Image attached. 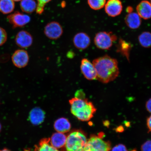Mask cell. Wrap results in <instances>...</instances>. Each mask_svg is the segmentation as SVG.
<instances>
[{
  "mask_svg": "<svg viewBox=\"0 0 151 151\" xmlns=\"http://www.w3.org/2000/svg\"><path fill=\"white\" fill-rule=\"evenodd\" d=\"M92 63L97 72V80L103 83L114 81L119 73L117 61L108 55L96 58Z\"/></svg>",
  "mask_w": 151,
  "mask_h": 151,
  "instance_id": "obj_1",
  "label": "cell"
},
{
  "mask_svg": "<svg viewBox=\"0 0 151 151\" xmlns=\"http://www.w3.org/2000/svg\"><path fill=\"white\" fill-rule=\"evenodd\" d=\"M71 112L79 120L87 122L93 116L96 109L91 102L85 98L75 97L69 100Z\"/></svg>",
  "mask_w": 151,
  "mask_h": 151,
  "instance_id": "obj_2",
  "label": "cell"
},
{
  "mask_svg": "<svg viewBox=\"0 0 151 151\" xmlns=\"http://www.w3.org/2000/svg\"><path fill=\"white\" fill-rule=\"evenodd\" d=\"M86 134L80 130L71 132L67 136L61 151H82L87 142Z\"/></svg>",
  "mask_w": 151,
  "mask_h": 151,
  "instance_id": "obj_3",
  "label": "cell"
},
{
  "mask_svg": "<svg viewBox=\"0 0 151 151\" xmlns=\"http://www.w3.org/2000/svg\"><path fill=\"white\" fill-rule=\"evenodd\" d=\"M103 137L104 133L101 132L97 135H91L82 151H110V143L103 140Z\"/></svg>",
  "mask_w": 151,
  "mask_h": 151,
  "instance_id": "obj_4",
  "label": "cell"
},
{
  "mask_svg": "<svg viewBox=\"0 0 151 151\" xmlns=\"http://www.w3.org/2000/svg\"><path fill=\"white\" fill-rule=\"evenodd\" d=\"M117 39L116 36L112 32H101L96 34L94 42L98 48L109 50Z\"/></svg>",
  "mask_w": 151,
  "mask_h": 151,
  "instance_id": "obj_5",
  "label": "cell"
},
{
  "mask_svg": "<svg viewBox=\"0 0 151 151\" xmlns=\"http://www.w3.org/2000/svg\"><path fill=\"white\" fill-rule=\"evenodd\" d=\"M63 30L62 26L58 22H52L45 26L44 33L46 36L52 40L59 39L63 35Z\"/></svg>",
  "mask_w": 151,
  "mask_h": 151,
  "instance_id": "obj_6",
  "label": "cell"
},
{
  "mask_svg": "<svg viewBox=\"0 0 151 151\" xmlns=\"http://www.w3.org/2000/svg\"><path fill=\"white\" fill-rule=\"evenodd\" d=\"M9 23L12 25L13 28L23 27L31 21V18L28 15L16 11L14 14L7 17Z\"/></svg>",
  "mask_w": 151,
  "mask_h": 151,
  "instance_id": "obj_7",
  "label": "cell"
},
{
  "mask_svg": "<svg viewBox=\"0 0 151 151\" xmlns=\"http://www.w3.org/2000/svg\"><path fill=\"white\" fill-rule=\"evenodd\" d=\"M80 69L81 73L87 80L91 81L97 79V72L93 64L87 58L82 59Z\"/></svg>",
  "mask_w": 151,
  "mask_h": 151,
  "instance_id": "obj_8",
  "label": "cell"
},
{
  "mask_svg": "<svg viewBox=\"0 0 151 151\" xmlns=\"http://www.w3.org/2000/svg\"><path fill=\"white\" fill-rule=\"evenodd\" d=\"M29 59L27 52L24 50H16L12 56L13 64L19 68L26 67L28 65Z\"/></svg>",
  "mask_w": 151,
  "mask_h": 151,
  "instance_id": "obj_9",
  "label": "cell"
},
{
  "mask_svg": "<svg viewBox=\"0 0 151 151\" xmlns=\"http://www.w3.org/2000/svg\"><path fill=\"white\" fill-rule=\"evenodd\" d=\"M15 41L16 45L20 48H27L32 45L33 37L28 32L22 30L17 34Z\"/></svg>",
  "mask_w": 151,
  "mask_h": 151,
  "instance_id": "obj_10",
  "label": "cell"
},
{
  "mask_svg": "<svg viewBox=\"0 0 151 151\" xmlns=\"http://www.w3.org/2000/svg\"><path fill=\"white\" fill-rule=\"evenodd\" d=\"M105 6V12L109 16L114 17L121 14L122 5L120 0H109Z\"/></svg>",
  "mask_w": 151,
  "mask_h": 151,
  "instance_id": "obj_11",
  "label": "cell"
},
{
  "mask_svg": "<svg viewBox=\"0 0 151 151\" xmlns=\"http://www.w3.org/2000/svg\"><path fill=\"white\" fill-rule=\"evenodd\" d=\"M91 39L87 34L79 32L75 35L73 39L74 46L79 50H85L89 46Z\"/></svg>",
  "mask_w": 151,
  "mask_h": 151,
  "instance_id": "obj_12",
  "label": "cell"
},
{
  "mask_svg": "<svg viewBox=\"0 0 151 151\" xmlns=\"http://www.w3.org/2000/svg\"><path fill=\"white\" fill-rule=\"evenodd\" d=\"M45 112L39 107H35L30 112L29 119L31 123L35 125H39L44 121Z\"/></svg>",
  "mask_w": 151,
  "mask_h": 151,
  "instance_id": "obj_13",
  "label": "cell"
},
{
  "mask_svg": "<svg viewBox=\"0 0 151 151\" xmlns=\"http://www.w3.org/2000/svg\"><path fill=\"white\" fill-rule=\"evenodd\" d=\"M137 11L139 16L144 19L151 18V3L147 1L141 2L137 7Z\"/></svg>",
  "mask_w": 151,
  "mask_h": 151,
  "instance_id": "obj_14",
  "label": "cell"
},
{
  "mask_svg": "<svg viewBox=\"0 0 151 151\" xmlns=\"http://www.w3.org/2000/svg\"><path fill=\"white\" fill-rule=\"evenodd\" d=\"M125 22L128 27L132 29H137L141 25V18L136 13H128L126 16Z\"/></svg>",
  "mask_w": 151,
  "mask_h": 151,
  "instance_id": "obj_15",
  "label": "cell"
},
{
  "mask_svg": "<svg viewBox=\"0 0 151 151\" xmlns=\"http://www.w3.org/2000/svg\"><path fill=\"white\" fill-rule=\"evenodd\" d=\"M67 136L64 133L56 132L53 134L50 138V144L55 148L62 149L65 145Z\"/></svg>",
  "mask_w": 151,
  "mask_h": 151,
  "instance_id": "obj_16",
  "label": "cell"
},
{
  "mask_svg": "<svg viewBox=\"0 0 151 151\" xmlns=\"http://www.w3.org/2000/svg\"><path fill=\"white\" fill-rule=\"evenodd\" d=\"M70 122L67 119L61 118L57 120L54 124V128L56 131L60 133H65L70 129Z\"/></svg>",
  "mask_w": 151,
  "mask_h": 151,
  "instance_id": "obj_17",
  "label": "cell"
},
{
  "mask_svg": "<svg viewBox=\"0 0 151 151\" xmlns=\"http://www.w3.org/2000/svg\"><path fill=\"white\" fill-rule=\"evenodd\" d=\"M50 138H44L36 145L35 151H60L50 144Z\"/></svg>",
  "mask_w": 151,
  "mask_h": 151,
  "instance_id": "obj_18",
  "label": "cell"
},
{
  "mask_svg": "<svg viewBox=\"0 0 151 151\" xmlns=\"http://www.w3.org/2000/svg\"><path fill=\"white\" fill-rule=\"evenodd\" d=\"M20 6L22 11L31 14L36 9L37 4L35 0H22Z\"/></svg>",
  "mask_w": 151,
  "mask_h": 151,
  "instance_id": "obj_19",
  "label": "cell"
},
{
  "mask_svg": "<svg viewBox=\"0 0 151 151\" xmlns=\"http://www.w3.org/2000/svg\"><path fill=\"white\" fill-rule=\"evenodd\" d=\"M14 8L15 3L13 0H0V12L2 14H10Z\"/></svg>",
  "mask_w": 151,
  "mask_h": 151,
  "instance_id": "obj_20",
  "label": "cell"
},
{
  "mask_svg": "<svg viewBox=\"0 0 151 151\" xmlns=\"http://www.w3.org/2000/svg\"><path fill=\"white\" fill-rule=\"evenodd\" d=\"M138 41L142 46L145 48L151 47V33L144 32L139 35Z\"/></svg>",
  "mask_w": 151,
  "mask_h": 151,
  "instance_id": "obj_21",
  "label": "cell"
},
{
  "mask_svg": "<svg viewBox=\"0 0 151 151\" xmlns=\"http://www.w3.org/2000/svg\"><path fill=\"white\" fill-rule=\"evenodd\" d=\"M88 5L94 10H99L105 6L106 0H88Z\"/></svg>",
  "mask_w": 151,
  "mask_h": 151,
  "instance_id": "obj_22",
  "label": "cell"
},
{
  "mask_svg": "<svg viewBox=\"0 0 151 151\" xmlns=\"http://www.w3.org/2000/svg\"><path fill=\"white\" fill-rule=\"evenodd\" d=\"M119 48L122 53L124 55L126 56V57L128 58L130 49L131 48V45L125 41L120 40Z\"/></svg>",
  "mask_w": 151,
  "mask_h": 151,
  "instance_id": "obj_23",
  "label": "cell"
},
{
  "mask_svg": "<svg viewBox=\"0 0 151 151\" xmlns=\"http://www.w3.org/2000/svg\"><path fill=\"white\" fill-rule=\"evenodd\" d=\"M37 4L36 8V12L37 14H41L44 11V7L46 4L50 2L51 0H37Z\"/></svg>",
  "mask_w": 151,
  "mask_h": 151,
  "instance_id": "obj_24",
  "label": "cell"
},
{
  "mask_svg": "<svg viewBox=\"0 0 151 151\" xmlns=\"http://www.w3.org/2000/svg\"><path fill=\"white\" fill-rule=\"evenodd\" d=\"M7 35L6 31L4 28L0 27V46L6 42Z\"/></svg>",
  "mask_w": 151,
  "mask_h": 151,
  "instance_id": "obj_25",
  "label": "cell"
},
{
  "mask_svg": "<svg viewBox=\"0 0 151 151\" xmlns=\"http://www.w3.org/2000/svg\"><path fill=\"white\" fill-rule=\"evenodd\" d=\"M141 151H151V140L147 141L141 147Z\"/></svg>",
  "mask_w": 151,
  "mask_h": 151,
  "instance_id": "obj_26",
  "label": "cell"
},
{
  "mask_svg": "<svg viewBox=\"0 0 151 151\" xmlns=\"http://www.w3.org/2000/svg\"><path fill=\"white\" fill-rule=\"evenodd\" d=\"M111 151H128V150L124 145L119 144L113 147Z\"/></svg>",
  "mask_w": 151,
  "mask_h": 151,
  "instance_id": "obj_27",
  "label": "cell"
},
{
  "mask_svg": "<svg viewBox=\"0 0 151 151\" xmlns=\"http://www.w3.org/2000/svg\"><path fill=\"white\" fill-rule=\"evenodd\" d=\"M146 108L149 112L151 113V99L147 102Z\"/></svg>",
  "mask_w": 151,
  "mask_h": 151,
  "instance_id": "obj_28",
  "label": "cell"
},
{
  "mask_svg": "<svg viewBox=\"0 0 151 151\" xmlns=\"http://www.w3.org/2000/svg\"><path fill=\"white\" fill-rule=\"evenodd\" d=\"M147 126L149 131L151 132V116L147 120Z\"/></svg>",
  "mask_w": 151,
  "mask_h": 151,
  "instance_id": "obj_29",
  "label": "cell"
},
{
  "mask_svg": "<svg viewBox=\"0 0 151 151\" xmlns=\"http://www.w3.org/2000/svg\"><path fill=\"white\" fill-rule=\"evenodd\" d=\"M126 11L128 13L133 12V9L131 6H128L126 9Z\"/></svg>",
  "mask_w": 151,
  "mask_h": 151,
  "instance_id": "obj_30",
  "label": "cell"
},
{
  "mask_svg": "<svg viewBox=\"0 0 151 151\" xmlns=\"http://www.w3.org/2000/svg\"><path fill=\"white\" fill-rule=\"evenodd\" d=\"M116 131L118 132H122L123 131V127H122V126H120V127H119L117 128Z\"/></svg>",
  "mask_w": 151,
  "mask_h": 151,
  "instance_id": "obj_31",
  "label": "cell"
},
{
  "mask_svg": "<svg viewBox=\"0 0 151 151\" xmlns=\"http://www.w3.org/2000/svg\"><path fill=\"white\" fill-rule=\"evenodd\" d=\"M0 151H11L7 148L4 149L3 150H0Z\"/></svg>",
  "mask_w": 151,
  "mask_h": 151,
  "instance_id": "obj_32",
  "label": "cell"
},
{
  "mask_svg": "<svg viewBox=\"0 0 151 151\" xmlns=\"http://www.w3.org/2000/svg\"><path fill=\"white\" fill-rule=\"evenodd\" d=\"M1 129H2V126H1V123H0V132H1Z\"/></svg>",
  "mask_w": 151,
  "mask_h": 151,
  "instance_id": "obj_33",
  "label": "cell"
},
{
  "mask_svg": "<svg viewBox=\"0 0 151 151\" xmlns=\"http://www.w3.org/2000/svg\"><path fill=\"white\" fill-rule=\"evenodd\" d=\"M13 1H22V0H13Z\"/></svg>",
  "mask_w": 151,
  "mask_h": 151,
  "instance_id": "obj_34",
  "label": "cell"
},
{
  "mask_svg": "<svg viewBox=\"0 0 151 151\" xmlns=\"http://www.w3.org/2000/svg\"><path fill=\"white\" fill-rule=\"evenodd\" d=\"M131 151H137V150H132Z\"/></svg>",
  "mask_w": 151,
  "mask_h": 151,
  "instance_id": "obj_35",
  "label": "cell"
},
{
  "mask_svg": "<svg viewBox=\"0 0 151 151\" xmlns=\"http://www.w3.org/2000/svg\"></svg>",
  "mask_w": 151,
  "mask_h": 151,
  "instance_id": "obj_36",
  "label": "cell"
}]
</instances>
